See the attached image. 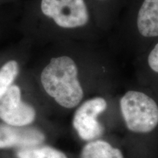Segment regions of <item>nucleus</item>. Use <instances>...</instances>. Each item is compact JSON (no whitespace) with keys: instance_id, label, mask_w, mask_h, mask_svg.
Here are the masks:
<instances>
[{"instance_id":"f257e3e1","label":"nucleus","mask_w":158,"mask_h":158,"mask_svg":"<svg viewBox=\"0 0 158 158\" xmlns=\"http://www.w3.org/2000/svg\"><path fill=\"white\" fill-rule=\"evenodd\" d=\"M43 48L35 78L40 91L59 107L73 111L91 96L117 92L119 71L108 45L64 41Z\"/></svg>"},{"instance_id":"f03ea898","label":"nucleus","mask_w":158,"mask_h":158,"mask_svg":"<svg viewBox=\"0 0 158 158\" xmlns=\"http://www.w3.org/2000/svg\"><path fill=\"white\" fill-rule=\"evenodd\" d=\"M15 28L33 48L107 39L84 0H28L21 5Z\"/></svg>"},{"instance_id":"7ed1b4c3","label":"nucleus","mask_w":158,"mask_h":158,"mask_svg":"<svg viewBox=\"0 0 158 158\" xmlns=\"http://www.w3.org/2000/svg\"><path fill=\"white\" fill-rule=\"evenodd\" d=\"M116 96L123 130L120 141L128 158H152V143L158 132L157 92L134 81Z\"/></svg>"},{"instance_id":"20e7f679","label":"nucleus","mask_w":158,"mask_h":158,"mask_svg":"<svg viewBox=\"0 0 158 158\" xmlns=\"http://www.w3.org/2000/svg\"><path fill=\"white\" fill-rule=\"evenodd\" d=\"M107 39L114 53L135 58L158 40V0H125L119 19Z\"/></svg>"},{"instance_id":"39448f33","label":"nucleus","mask_w":158,"mask_h":158,"mask_svg":"<svg viewBox=\"0 0 158 158\" xmlns=\"http://www.w3.org/2000/svg\"><path fill=\"white\" fill-rule=\"evenodd\" d=\"M117 92L94 94L73 110L72 127L83 143L105 137L113 126H120Z\"/></svg>"},{"instance_id":"423d86ee","label":"nucleus","mask_w":158,"mask_h":158,"mask_svg":"<svg viewBox=\"0 0 158 158\" xmlns=\"http://www.w3.org/2000/svg\"><path fill=\"white\" fill-rule=\"evenodd\" d=\"M16 81L0 100V118L10 125L29 126L36 119V109L32 105L25 101L23 87Z\"/></svg>"},{"instance_id":"0eeeda50","label":"nucleus","mask_w":158,"mask_h":158,"mask_svg":"<svg viewBox=\"0 0 158 158\" xmlns=\"http://www.w3.org/2000/svg\"><path fill=\"white\" fill-rule=\"evenodd\" d=\"M33 48L31 43L22 37L0 51V100L19 78L22 65Z\"/></svg>"},{"instance_id":"6e6552de","label":"nucleus","mask_w":158,"mask_h":158,"mask_svg":"<svg viewBox=\"0 0 158 158\" xmlns=\"http://www.w3.org/2000/svg\"><path fill=\"white\" fill-rule=\"evenodd\" d=\"M45 138V134L37 127L0 124V149H22L41 145L44 143Z\"/></svg>"},{"instance_id":"1a4fd4ad","label":"nucleus","mask_w":158,"mask_h":158,"mask_svg":"<svg viewBox=\"0 0 158 158\" xmlns=\"http://www.w3.org/2000/svg\"><path fill=\"white\" fill-rule=\"evenodd\" d=\"M135 81L152 89L158 88V40L134 58Z\"/></svg>"},{"instance_id":"9d476101","label":"nucleus","mask_w":158,"mask_h":158,"mask_svg":"<svg viewBox=\"0 0 158 158\" xmlns=\"http://www.w3.org/2000/svg\"><path fill=\"white\" fill-rule=\"evenodd\" d=\"M84 2L108 38L119 19L125 0H84Z\"/></svg>"},{"instance_id":"9b49d317","label":"nucleus","mask_w":158,"mask_h":158,"mask_svg":"<svg viewBox=\"0 0 158 158\" xmlns=\"http://www.w3.org/2000/svg\"><path fill=\"white\" fill-rule=\"evenodd\" d=\"M76 158H128L119 138L107 135L84 143Z\"/></svg>"},{"instance_id":"f8f14e48","label":"nucleus","mask_w":158,"mask_h":158,"mask_svg":"<svg viewBox=\"0 0 158 158\" xmlns=\"http://www.w3.org/2000/svg\"><path fill=\"white\" fill-rule=\"evenodd\" d=\"M15 156L17 158H70L62 150L44 144L19 149Z\"/></svg>"},{"instance_id":"ddd939ff","label":"nucleus","mask_w":158,"mask_h":158,"mask_svg":"<svg viewBox=\"0 0 158 158\" xmlns=\"http://www.w3.org/2000/svg\"><path fill=\"white\" fill-rule=\"evenodd\" d=\"M19 0H0V5H7L17 3Z\"/></svg>"}]
</instances>
